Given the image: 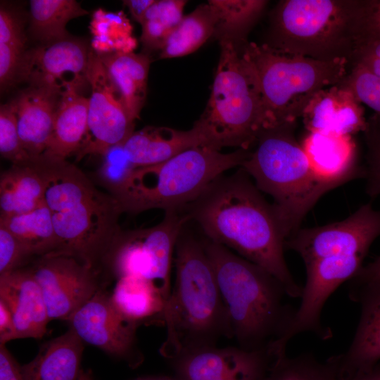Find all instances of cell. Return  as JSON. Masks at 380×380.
Instances as JSON below:
<instances>
[{
    "label": "cell",
    "instance_id": "cell-1",
    "mask_svg": "<svg viewBox=\"0 0 380 380\" xmlns=\"http://www.w3.org/2000/svg\"><path fill=\"white\" fill-rule=\"evenodd\" d=\"M182 210L207 239L264 268L283 284L290 298H300L302 288L285 260L286 236L276 211L242 168L217 178Z\"/></svg>",
    "mask_w": 380,
    "mask_h": 380
},
{
    "label": "cell",
    "instance_id": "cell-2",
    "mask_svg": "<svg viewBox=\"0 0 380 380\" xmlns=\"http://www.w3.org/2000/svg\"><path fill=\"white\" fill-rule=\"evenodd\" d=\"M32 160L45 182L44 203L58 239V249L53 254L72 256L101 272L122 230L118 221L123 212L118 201L99 190L66 160L42 154Z\"/></svg>",
    "mask_w": 380,
    "mask_h": 380
},
{
    "label": "cell",
    "instance_id": "cell-3",
    "mask_svg": "<svg viewBox=\"0 0 380 380\" xmlns=\"http://www.w3.org/2000/svg\"><path fill=\"white\" fill-rule=\"evenodd\" d=\"M224 305L227 336L251 351L274 348L289 330L297 309L283 284L259 265L206 238L202 240Z\"/></svg>",
    "mask_w": 380,
    "mask_h": 380
},
{
    "label": "cell",
    "instance_id": "cell-4",
    "mask_svg": "<svg viewBox=\"0 0 380 380\" xmlns=\"http://www.w3.org/2000/svg\"><path fill=\"white\" fill-rule=\"evenodd\" d=\"M184 229L175 246V281L163 313L166 338L160 353L169 360L217 346L227 336L224 305L202 240Z\"/></svg>",
    "mask_w": 380,
    "mask_h": 380
},
{
    "label": "cell",
    "instance_id": "cell-5",
    "mask_svg": "<svg viewBox=\"0 0 380 380\" xmlns=\"http://www.w3.org/2000/svg\"><path fill=\"white\" fill-rule=\"evenodd\" d=\"M295 125L262 131L240 167L273 198L286 239L319 199L340 185L322 179L312 170L294 137Z\"/></svg>",
    "mask_w": 380,
    "mask_h": 380
},
{
    "label": "cell",
    "instance_id": "cell-6",
    "mask_svg": "<svg viewBox=\"0 0 380 380\" xmlns=\"http://www.w3.org/2000/svg\"><path fill=\"white\" fill-rule=\"evenodd\" d=\"M247 42L220 40V60L206 108L194 125L206 146L249 151L265 130L260 93Z\"/></svg>",
    "mask_w": 380,
    "mask_h": 380
},
{
    "label": "cell",
    "instance_id": "cell-7",
    "mask_svg": "<svg viewBox=\"0 0 380 380\" xmlns=\"http://www.w3.org/2000/svg\"><path fill=\"white\" fill-rule=\"evenodd\" d=\"M362 5L357 0L281 1L265 44L290 54L351 63L360 39Z\"/></svg>",
    "mask_w": 380,
    "mask_h": 380
},
{
    "label": "cell",
    "instance_id": "cell-8",
    "mask_svg": "<svg viewBox=\"0 0 380 380\" xmlns=\"http://www.w3.org/2000/svg\"><path fill=\"white\" fill-rule=\"evenodd\" d=\"M249 152L223 153L207 146L192 147L163 163L136 168L113 196L123 213L179 210L224 172L241 167Z\"/></svg>",
    "mask_w": 380,
    "mask_h": 380
},
{
    "label": "cell",
    "instance_id": "cell-9",
    "mask_svg": "<svg viewBox=\"0 0 380 380\" xmlns=\"http://www.w3.org/2000/svg\"><path fill=\"white\" fill-rule=\"evenodd\" d=\"M245 51L257 77L265 130L296 124L317 92L341 82L350 70L346 59L318 61L265 43L248 42Z\"/></svg>",
    "mask_w": 380,
    "mask_h": 380
},
{
    "label": "cell",
    "instance_id": "cell-10",
    "mask_svg": "<svg viewBox=\"0 0 380 380\" xmlns=\"http://www.w3.org/2000/svg\"><path fill=\"white\" fill-rule=\"evenodd\" d=\"M189 221L182 210L165 211L162 221L146 229L121 230L103 262L116 279L136 276L155 284L168 299L171 267L179 236Z\"/></svg>",
    "mask_w": 380,
    "mask_h": 380
},
{
    "label": "cell",
    "instance_id": "cell-11",
    "mask_svg": "<svg viewBox=\"0 0 380 380\" xmlns=\"http://www.w3.org/2000/svg\"><path fill=\"white\" fill-rule=\"evenodd\" d=\"M87 78L91 89L86 136L77 152V160L87 155L104 154L134 132V122L122 96L99 55L90 48Z\"/></svg>",
    "mask_w": 380,
    "mask_h": 380
},
{
    "label": "cell",
    "instance_id": "cell-12",
    "mask_svg": "<svg viewBox=\"0 0 380 380\" xmlns=\"http://www.w3.org/2000/svg\"><path fill=\"white\" fill-rule=\"evenodd\" d=\"M380 236V210L367 203L343 220L299 229L287 238L285 248L296 252L305 265L330 256H366Z\"/></svg>",
    "mask_w": 380,
    "mask_h": 380
},
{
    "label": "cell",
    "instance_id": "cell-13",
    "mask_svg": "<svg viewBox=\"0 0 380 380\" xmlns=\"http://www.w3.org/2000/svg\"><path fill=\"white\" fill-rule=\"evenodd\" d=\"M364 258L360 255H336L305 265L306 282L302 288L300 304L289 330L274 348L277 353L286 351L289 341L301 333H313L322 340L332 337L331 329L322 322L323 307L341 284L360 271Z\"/></svg>",
    "mask_w": 380,
    "mask_h": 380
},
{
    "label": "cell",
    "instance_id": "cell-14",
    "mask_svg": "<svg viewBox=\"0 0 380 380\" xmlns=\"http://www.w3.org/2000/svg\"><path fill=\"white\" fill-rule=\"evenodd\" d=\"M29 267L42 290L50 321H67L102 287L100 272L70 255H44L34 259Z\"/></svg>",
    "mask_w": 380,
    "mask_h": 380
},
{
    "label": "cell",
    "instance_id": "cell-15",
    "mask_svg": "<svg viewBox=\"0 0 380 380\" xmlns=\"http://www.w3.org/2000/svg\"><path fill=\"white\" fill-rule=\"evenodd\" d=\"M67 321L83 343L125 360L132 367L142 361L136 343L139 325L118 312L103 287Z\"/></svg>",
    "mask_w": 380,
    "mask_h": 380
},
{
    "label": "cell",
    "instance_id": "cell-16",
    "mask_svg": "<svg viewBox=\"0 0 380 380\" xmlns=\"http://www.w3.org/2000/svg\"><path fill=\"white\" fill-rule=\"evenodd\" d=\"M276 355L238 346L204 348L170 360L179 380H266Z\"/></svg>",
    "mask_w": 380,
    "mask_h": 380
},
{
    "label": "cell",
    "instance_id": "cell-17",
    "mask_svg": "<svg viewBox=\"0 0 380 380\" xmlns=\"http://www.w3.org/2000/svg\"><path fill=\"white\" fill-rule=\"evenodd\" d=\"M349 297L360 304V317L348 349L331 357L340 379L367 372L380 360V281L351 285Z\"/></svg>",
    "mask_w": 380,
    "mask_h": 380
},
{
    "label": "cell",
    "instance_id": "cell-18",
    "mask_svg": "<svg viewBox=\"0 0 380 380\" xmlns=\"http://www.w3.org/2000/svg\"><path fill=\"white\" fill-rule=\"evenodd\" d=\"M89 51L85 40L72 35L29 49L27 82L58 84L63 88L72 83L82 90L88 84Z\"/></svg>",
    "mask_w": 380,
    "mask_h": 380
},
{
    "label": "cell",
    "instance_id": "cell-19",
    "mask_svg": "<svg viewBox=\"0 0 380 380\" xmlns=\"http://www.w3.org/2000/svg\"><path fill=\"white\" fill-rule=\"evenodd\" d=\"M63 89L58 84L32 82L11 101L21 142L32 158L46 149Z\"/></svg>",
    "mask_w": 380,
    "mask_h": 380
},
{
    "label": "cell",
    "instance_id": "cell-20",
    "mask_svg": "<svg viewBox=\"0 0 380 380\" xmlns=\"http://www.w3.org/2000/svg\"><path fill=\"white\" fill-rule=\"evenodd\" d=\"M0 300L13 321V339L42 338L50 321L40 286L30 267L0 276Z\"/></svg>",
    "mask_w": 380,
    "mask_h": 380
},
{
    "label": "cell",
    "instance_id": "cell-21",
    "mask_svg": "<svg viewBox=\"0 0 380 380\" xmlns=\"http://www.w3.org/2000/svg\"><path fill=\"white\" fill-rule=\"evenodd\" d=\"M301 118L309 132L352 136L367 129L362 103L338 84L317 92Z\"/></svg>",
    "mask_w": 380,
    "mask_h": 380
},
{
    "label": "cell",
    "instance_id": "cell-22",
    "mask_svg": "<svg viewBox=\"0 0 380 380\" xmlns=\"http://www.w3.org/2000/svg\"><path fill=\"white\" fill-rule=\"evenodd\" d=\"M301 146L312 170L324 181L341 185L359 173L351 135L308 132Z\"/></svg>",
    "mask_w": 380,
    "mask_h": 380
},
{
    "label": "cell",
    "instance_id": "cell-23",
    "mask_svg": "<svg viewBox=\"0 0 380 380\" xmlns=\"http://www.w3.org/2000/svg\"><path fill=\"white\" fill-rule=\"evenodd\" d=\"M198 146L206 145L195 126L184 131L167 127H146L134 132L123 142L127 157L137 167L163 163Z\"/></svg>",
    "mask_w": 380,
    "mask_h": 380
},
{
    "label": "cell",
    "instance_id": "cell-24",
    "mask_svg": "<svg viewBox=\"0 0 380 380\" xmlns=\"http://www.w3.org/2000/svg\"><path fill=\"white\" fill-rule=\"evenodd\" d=\"M89 98L75 84L63 89L52 133L43 155L66 160L76 154L87 131Z\"/></svg>",
    "mask_w": 380,
    "mask_h": 380
},
{
    "label": "cell",
    "instance_id": "cell-25",
    "mask_svg": "<svg viewBox=\"0 0 380 380\" xmlns=\"http://www.w3.org/2000/svg\"><path fill=\"white\" fill-rule=\"evenodd\" d=\"M84 345L69 328L44 343L35 357L21 366L25 380H77Z\"/></svg>",
    "mask_w": 380,
    "mask_h": 380
},
{
    "label": "cell",
    "instance_id": "cell-26",
    "mask_svg": "<svg viewBox=\"0 0 380 380\" xmlns=\"http://www.w3.org/2000/svg\"><path fill=\"white\" fill-rule=\"evenodd\" d=\"M98 55L119 90L130 116L134 120L139 118L146 97L149 56L134 52Z\"/></svg>",
    "mask_w": 380,
    "mask_h": 380
},
{
    "label": "cell",
    "instance_id": "cell-27",
    "mask_svg": "<svg viewBox=\"0 0 380 380\" xmlns=\"http://www.w3.org/2000/svg\"><path fill=\"white\" fill-rule=\"evenodd\" d=\"M110 297L118 312L139 326L146 321L163 324L167 298L153 282L136 276L119 278Z\"/></svg>",
    "mask_w": 380,
    "mask_h": 380
},
{
    "label": "cell",
    "instance_id": "cell-28",
    "mask_svg": "<svg viewBox=\"0 0 380 380\" xmlns=\"http://www.w3.org/2000/svg\"><path fill=\"white\" fill-rule=\"evenodd\" d=\"M45 182L32 160L12 165L1 175L0 216L33 210L44 201Z\"/></svg>",
    "mask_w": 380,
    "mask_h": 380
},
{
    "label": "cell",
    "instance_id": "cell-29",
    "mask_svg": "<svg viewBox=\"0 0 380 380\" xmlns=\"http://www.w3.org/2000/svg\"><path fill=\"white\" fill-rule=\"evenodd\" d=\"M89 13L75 0H31L29 13V34L39 43L47 45L71 34L68 23Z\"/></svg>",
    "mask_w": 380,
    "mask_h": 380
},
{
    "label": "cell",
    "instance_id": "cell-30",
    "mask_svg": "<svg viewBox=\"0 0 380 380\" xmlns=\"http://www.w3.org/2000/svg\"><path fill=\"white\" fill-rule=\"evenodd\" d=\"M0 224L11 232L34 258L57 251L58 239L49 210L44 201L32 211L0 216Z\"/></svg>",
    "mask_w": 380,
    "mask_h": 380
},
{
    "label": "cell",
    "instance_id": "cell-31",
    "mask_svg": "<svg viewBox=\"0 0 380 380\" xmlns=\"http://www.w3.org/2000/svg\"><path fill=\"white\" fill-rule=\"evenodd\" d=\"M217 23V15L208 3L199 5L184 15L167 37L160 49V58L181 57L194 52L215 35Z\"/></svg>",
    "mask_w": 380,
    "mask_h": 380
},
{
    "label": "cell",
    "instance_id": "cell-32",
    "mask_svg": "<svg viewBox=\"0 0 380 380\" xmlns=\"http://www.w3.org/2000/svg\"><path fill=\"white\" fill-rule=\"evenodd\" d=\"M267 1L264 0H210L217 19L215 33L219 41L229 39L247 41V34L260 17Z\"/></svg>",
    "mask_w": 380,
    "mask_h": 380
},
{
    "label": "cell",
    "instance_id": "cell-33",
    "mask_svg": "<svg viewBox=\"0 0 380 380\" xmlns=\"http://www.w3.org/2000/svg\"><path fill=\"white\" fill-rule=\"evenodd\" d=\"M266 380H340L338 369L330 359L320 362L311 353L289 357L277 355Z\"/></svg>",
    "mask_w": 380,
    "mask_h": 380
},
{
    "label": "cell",
    "instance_id": "cell-34",
    "mask_svg": "<svg viewBox=\"0 0 380 380\" xmlns=\"http://www.w3.org/2000/svg\"><path fill=\"white\" fill-rule=\"evenodd\" d=\"M186 1L159 0L148 8L141 23V41L148 50H160L184 16Z\"/></svg>",
    "mask_w": 380,
    "mask_h": 380
},
{
    "label": "cell",
    "instance_id": "cell-35",
    "mask_svg": "<svg viewBox=\"0 0 380 380\" xmlns=\"http://www.w3.org/2000/svg\"><path fill=\"white\" fill-rule=\"evenodd\" d=\"M102 164L97 172L101 184L114 196L137 168L127 157L123 143L110 147L101 156Z\"/></svg>",
    "mask_w": 380,
    "mask_h": 380
},
{
    "label": "cell",
    "instance_id": "cell-36",
    "mask_svg": "<svg viewBox=\"0 0 380 380\" xmlns=\"http://www.w3.org/2000/svg\"><path fill=\"white\" fill-rule=\"evenodd\" d=\"M0 153L12 165L25 164L32 160L21 142L11 101L1 105L0 108Z\"/></svg>",
    "mask_w": 380,
    "mask_h": 380
},
{
    "label": "cell",
    "instance_id": "cell-37",
    "mask_svg": "<svg viewBox=\"0 0 380 380\" xmlns=\"http://www.w3.org/2000/svg\"><path fill=\"white\" fill-rule=\"evenodd\" d=\"M350 91L357 99L372 109L380 118V78L365 68L353 65L338 84Z\"/></svg>",
    "mask_w": 380,
    "mask_h": 380
},
{
    "label": "cell",
    "instance_id": "cell-38",
    "mask_svg": "<svg viewBox=\"0 0 380 380\" xmlns=\"http://www.w3.org/2000/svg\"><path fill=\"white\" fill-rule=\"evenodd\" d=\"M32 258H34L30 251L0 224V276L24 267Z\"/></svg>",
    "mask_w": 380,
    "mask_h": 380
},
{
    "label": "cell",
    "instance_id": "cell-39",
    "mask_svg": "<svg viewBox=\"0 0 380 380\" xmlns=\"http://www.w3.org/2000/svg\"><path fill=\"white\" fill-rule=\"evenodd\" d=\"M380 39V0L362 1L360 40Z\"/></svg>",
    "mask_w": 380,
    "mask_h": 380
},
{
    "label": "cell",
    "instance_id": "cell-40",
    "mask_svg": "<svg viewBox=\"0 0 380 380\" xmlns=\"http://www.w3.org/2000/svg\"><path fill=\"white\" fill-rule=\"evenodd\" d=\"M368 168L366 172L367 191L369 196H380V137L370 144Z\"/></svg>",
    "mask_w": 380,
    "mask_h": 380
},
{
    "label": "cell",
    "instance_id": "cell-41",
    "mask_svg": "<svg viewBox=\"0 0 380 380\" xmlns=\"http://www.w3.org/2000/svg\"><path fill=\"white\" fill-rule=\"evenodd\" d=\"M0 380H25L21 366L5 344H0Z\"/></svg>",
    "mask_w": 380,
    "mask_h": 380
},
{
    "label": "cell",
    "instance_id": "cell-42",
    "mask_svg": "<svg viewBox=\"0 0 380 380\" xmlns=\"http://www.w3.org/2000/svg\"><path fill=\"white\" fill-rule=\"evenodd\" d=\"M350 280L351 285L380 281V256L367 265H363Z\"/></svg>",
    "mask_w": 380,
    "mask_h": 380
},
{
    "label": "cell",
    "instance_id": "cell-43",
    "mask_svg": "<svg viewBox=\"0 0 380 380\" xmlns=\"http://www.w3.org/2000/svg\"><path fill=\"white\" fill-rule=\"evenodd\" d=\"M13 332L12 315L7 305L0 300V344L13 340Z\"/></svg>",
    "mask_w": 380,
    "mask_h": 380
},
{
    "label": "cell",
    "instance_id": "cell-44",
    "mask_svg": "<svg viewBox=\"0 0 380 380\" xmlns=\"http://www.w3.org/2000/svg\"><path fill=\"white\" fill-rule=\"evenodd\" d=\"M154 1V0H127L123 1V3L128 8L134 20L141 24L146 12Z\"/></svg>",
    "mask_w": 380,
    "mask_h": 380
},
{
    "label": "cell",
    "instance_id": "cell-45",
    "mask_svg": "<svg viewBox=\"0 0 380 380\" xmlns=\"http://www.w3.org/2000/svg\"><path fill=\"white\" fill-rule=\"evenodd\" d=\"M357 53L380 58V39H368L360 41L354 54Z\"/></svg>",
    "mask_w": 380,
    "mask_h": 380
},
{
    "label": "cell",
    "instance_id": "cell-46",
    "mask_svg": "<svg viewBox=\"0 0 380 380\" xmlns=\"http://www.w3.org/2000/svg\"><path fill=\"white\" fill-rule=\"evenodd\" d=\"M340 380H380V363L379 362L367 372H360Z\"/></svg>",
    "mask_w": 380,
    "mask_h": 380
},
{
    "label": "cell",
    "instance_id": "cell-47",
    "mask_svg": "<svg viewBox=\"0 0 380 380\" xmlns=\"http://www.w3.org/2000/svg\"><path fill=\"white\" fill-rule=\"evenodd\" d=\"M134 380H179L175 376H143L138 377Z\"/></svg>",
    "mask_w": 380,
    "mask_h": 380
},
{
    "label": "cell",
    "instance_id": "cell-48",
    "mask_svg": "<svg viewBox=\"0 0 380 380\" xmlns=\"http://www.w3.org/2000/svg\"><path fill=\"white\" fill-rule=\"evenodd\" d=\"M77 380H91L89 373L84 372L81 370Z\"/></svg>",
    "mask_w": 380,
    "mask_h": 380
}]
</instances>
